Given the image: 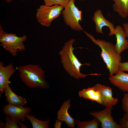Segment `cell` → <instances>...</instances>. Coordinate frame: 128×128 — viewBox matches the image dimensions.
<instances>
[{
  "label": "cell",
  "mask_w": 128,
  "mask_h": 128,
  "mask_svg": "<svg viewBox=\"0 0 128 128\" xmlns=\"http://www.w3.org/2000/svg\"><path fill=\"white\" fill-rule=\"evenodd\" d=\"M100 92L103 105L106 107H112L116 105L118 101L117 98H114L112 91L110 87L97 83L94 86Z\"/></svg>",
  "instance_id": "cell-9"
},
{
  "label": "cell",
  "mask_w": 128,
  "mask_h": 128,
  "mask_svg": "<svg viewBox=\"0 0 128 128\" xmlns=\"http://www.w3.org/2000/svg\"><path fill=\"white\" fill-rule=\"evenodd\" d=\"M92 20L95 24L97 32L103 34V28L107 26L110 30L109 35L111 36L114 34L115 28L113 24L105 18L100 9H98L95 12Z\"/></svg>",
  "instance_id": "cell-10"
},
{
  "label": "cell",
  "mask_w": 128,
  "mask_h": 128,
  "mask_svg": "<svg viewBox=\"0 0 128 128\" xmlns=\"http://www.w3.org/2000/svg\"><path fill=\"white\" fill-rule=\"evenodd\" d=\"M75 41L74 39L72 38L65 42L59 52L61 62L64 69L70 76L77 79L84 78L89 75H101L97 73L86 74L81 73L80 69L82 65H89L90 64H82L74 54V48L73 46Z\"/></svg>",
  "instance_id": "cell-1"
},
{
  "label": "cell",
  "mask_w": 128,
  "mask_h": 128,
  "mask_svg": "<svg viewBox=\"0 0 128 128\" xmlns=\"http://www.w3.org/2000/svg\"><path fill=\"white\" fill-rule=\"evenodd\" d=\"M70 99L63 102L57 113V119L59 120L65 122L67 126L73 128L75 125V120L69 115L68 110L71 106Z\"/></svg>",
  "instance_id": "cell-12"
},
{
  "label": "cell",
  "mask_w": 128,
  "mask_h": 128,
  "mask_svg": "<svg viewBox=\"0 0 128 128\" xmlns=\"http://www.w3.org/2000/svg\"><path fill=\"white\" fill-rule=\"evenodd\" d=\"M121 128H128V113H125L119 120Z\"/></svg>",
  "instance_id": "cell-22"
},
{
  "label": "cell",
  "mask_w": 128,
  "mask_h": 128,
  "mask_svg": "<svg viewBox=\"0 0 128 128\" xmlns=\"http://www.w3.org/2000/svg\"><path fill=\"white\" fill-rule=\"evenodd\" d=\"M87 36L95 44L99 46L101 50L100 56L109 70L110 76L117 74L119 71L121 56L117 52L115 45L112 43L99 39H96L91 34L83 31Z\"/></svg>",
  "instance_id": "cell-2"
},
{
  "label": "cell",
  "mask_w": 128,
  "mask_h": 128,
  "mask_svg": "<svg viewBox=\"0 0 128 128\" xmlns=\"http://www.w3.org/2000/svg\"></svg>",
  "instance_id": "cell-30"
},
{
  "label": "cell",
  "mask_w": 128,
  "mask_h": 128,
  "mask_svg": "<svg viewBox=\"0 0 128 128\" xmlns=\"http://www.w3.org/2000/svg\"><path fill=\"white\" fill-rule=\"evenodd\" d=\"M64 8L63 7L58 5L52 6L41 5L37 11L36 19L41 25L49 27L52 21L59 16Z\"/></svg>",
  "instance_id": "cell-6"
},
{
  "label": "cell",
  "mask_w": 128,
  "mask_h": 128,
  "mask_svg": "<svg viewBox=\"0 0 128 128\" xmlns=\"http://www.w3.org/2000/svg\"><path fill=\"white\" fill-rule=\"evenodd\" d=\"M78 95L80 97L95 101L100 104L102 105L100 93L94 87L83 89L79 91Z\"/></svg>",
  "instance_id": "cell-16"
},
{
  "label": "cell",
  "mask_w": 128,
  "mask_h": 128,
  "mask_svg": "<svg viewBox=\"0 0 128 128\" xmlns=\"http://www.w3.org/2000/svg\"><path fill=\"white\" fill-rule=\"evenodd\" d=\"M75 0H71L62 11L65 24L72 29L77 31L83 30L79 23L82 21V10H80L74 4Z\"/></svg>",
  "instance_id": "cell-5"
},
{
  "label": "cell",
  "mask_w": 128,
  "mask_h": 128,
  "mask_svg": "<svg viewBox=\"0 0 128 128\" xmlns=\"http://www.w3.org/2000/svg\"><path fill=\"white\" fill-rule=\"evenodd\" d=\"M122 107L125 113H128V92L124 95L122 100Z\"/></svg>",
  "instance_id": "cell-23"
},
{
  "label": "cell",
  "mask_w": 128,
  "mask_h": 128,
  "mask_svg": "<svg viewBox=\"0 0 128 128\" xmlns=\"http://www.w3.org/2000/svg\"><path fill=\"white\" fill-rule=\"evenodd\" d=\"M110 83L124 92H128V73L119 71L115 75L110 76Z\"/></svg>",
  "instance_id": "cell-13"
},
{
  "label": "cell",
  "mask_w": 128,
  "mask_h": 128,
  "mask_svg": "<svg viewBox=\"0 0 128 128\" xmlns=\"http://www.w3.org/2000/svg\"><path fill=\"white\" fill-rule=\"evenodd\" d=\"M16 71L13 63L4 66V64L0 62V97L4 91L8 83L9 79Z\"/></svg>",
  "instance_id": "cell-11"
},
{
  "label": "cell",
  "mask_w": 128,
  "mask_h": 128,
  "mask_svg": "<svg viewBox=\"0 0 128 128\" xmlns=\"http://www.w3.org/2000/svg\"><path fill=\"white\" fill-rule=\"evenodd\" d=\"M26 118L31 122L33 128H49L50 120L49 119L42 121L36 119L32 114H27Z\"/></svg>",
  "instance_id": "cell-18"
},
{
  "label": "cell",
  "mask_w": 128,
  "mask_h": 128,
  "mask_svg": "<svg viewBox=\"0 0 128 128\" xmlns=\"http://www.w3.org/2000/svg\"><path fill=\"white\" fill-rule=\"evenodd\" d=\"M112 107H106L100 111H94L89 114L97 118L101 123L102 128H121L114 120L111 115Z\"/></svg>",
  "instance_id": "cell-7"
},
{
  "label": "cell",
  "mask_w": 128,
  "mask_h": 128,
  "mask_svg": "<svg viewBox=\"0 0 128 128\" xmlns=\"http://www.w3.org/2000/svg\"><path fill=\"white\" fill-rule=\"evenodd\" d=\"M19 120L18 122V123L21 126V128H27L28 127L26 125L22 123Z\"/></svg>",
  "instance_id": "cell-27"
},
{
  "label": "cell",
  "mask_w": 128,
  "mask_h": 128,
  "mask_svg": "<svg viewBox=\"0 0 128 128\" xmlns=\"http://www.w3.org/2000/svg\"><path fill=\"white\" fill-rule=\"evenodd\" d=\"M9 83L7 84L4 91L7 101L9 104L23 106L27 103L26 99L24 97L18 96L14 92L10 87Z\"/></svg>",
  "instance_id": "cell-15"
},
{
  "label": "cell",
  "mask_w": 128,
  "mask_h": 128,
  "mask_svg": "<svg viewBox=\"0 0 128 128\" xmlns=\"http://www.w3.org/2000/svg\"><path fill=\"white\" fill-rule=\"evenodd\" d=\"M6 125V122L3 123L0 120V128H5V127Z\"/></svg>",
  "instance_id": "cell-28"
},
{
  "label": "cell",
  "mask_w": 128,
  "mask_h": 128,
  "mask_svg": "<svg viewBox=\"0 0 128 128\" xmlns=\"http://www.w3.org/2000/svg\"><path fill=\"white\" fill-rule=\"evenodd\" d=\"M71 0H44L45 5L48 6H52L58 5L62 6L64 8L67 5Z\"/></svg>",
  "instance_id": "cell-21"
},
{
  "label": "cell",
  "mask_w": 128,
  "mask_h": 128,
  "mask_svg": "<svg viewBox=\"0 0 128 128\" xmlns=\"http://www.w3.org/2000/svg\"><path fill=\"white\" fill-rule=\"evenodd\" d=\"M114 3L112 5L114 12H117L122 18H125L128 16V0H112Z\"/></svg>",
  "instance_id": "cell-17"
},
{
  "label": "cell",
  "mask_w": 128,
  "mask_h": 128,
  "mask_svg": "<svg viewBox=\"0 0 128 128\" xmlns=\"http://www.w3.org/2000/svg\"><path fill=\"white\" fill-rule=\"evenodd\" d=\"M123 25L126 37L128 40V22L123 23Z\"/></svg>",
  "instance_id": "cell-25"
},
{
  "label": "cell",
  "mask_w": 128,
  "mask_h": 128,
  "mask_svg": "<svg viewBox=\"0 0 128 128\" xmlns=\"http://www.w3.org/2000/svg\"><path fill=\"white\" fill-rule=\"evenodd\" d=\"M75 122L78 128H98L100 123L95 117L89 121H81L77 119L75 120Z\"/></svg>",
  "instance_id": "cell-19"
},
{
  "label": "cell",
  "mask_w": 128,
  "mask_h": 128,
  "mask_svg": "<svg viewBox=\"0 0 128 128\" xmlns=\"http://www.w3.org/2000/svg\"><path fill=\"white\" fill-rule=\"evenodd\" d=\"M116 38V43L115 45V49L119 54L128 49V40L123 27L120 25L116 26L114 33Z\"/></svg>",
  "instance_id": "cell-14"
},
{
  "label": "cell",
  "mask_w": 128,
  "mask_h": 128,
  "mask_svg": "<svg viewBox=\"0 0 128 128\" xmlns=\"http://www.w3.org/2000/svg\"><path fill=\"white\" fill-rule=\"evenodd\" d=\"M119 71H127L128 72V61L123 62H120Z\"/></svg>",
  "instance_id": "cell-24"
},
{
  "label": "cell",
  "mask_w": 128,
  "mask_h": 128,
  "mask_svg": "<svg viewBox=\"0 0 128 128\" xmlns=\"http://www.w3.org/2000/svg\"><path fill=\"white\" fill-rule=\"evenodd\" d=\"M16 69L19 72V77L28 87L44 89L49 88V83L45 78V71L39 65L29 64Z\"/></svg>",
  "instance_id": "cell-3"
},
{
  "label": "cell",
  "mask_w": 128,
  "mask_h": 128,
  "mask_svg": "<svg viewBox=\"0 0 128 128\" xmlns=\"http://www.w3.org/2000/svg\"><path fill=\"white\" fill-rule=\"evenodd\" d=\"M27 39V36L25 35L20 37L15 33H7L4 31L0 24V46L13 56H16L18 52L26 50L23 42Z\"/></svg>",
  "instance_id": "cell-4"
},
{
  "label": "cell",
  "mask_w": 128,
  "mask_h": 128,
  "mask_svg": "<svg viewBox=\"0 0 128 128\" xmlns=\"http://www.w3.org/2000/svg\"><path fill=\"white\" fill-rule=\"evenodd\" d=\"M62 121L59 120L58 119L56 120L54 124V127L55 128H61V123Z\"/></svg>",
  "instance_id": "cell-26"
},
{
  "label": "cell",
  "mask_w": 128,
  "mask_h": 128,
  "mask_svg": "<svg viewBox=\"0 0 128 128\" xmlns=\"http://www.w3.org/2000/svg\"><path fill=\"white\" fill-rule=\"evenodd\" d=\"M3 1H4L5 2L7 3H9L11 2L13 0H2ZM21 1L24 0H19Z\"/></svg>",
  "instance_id": "cell-29"
},
{
  "label": "cell",
  "mask_w": 128,
  "mask_h": 128,
  "mask_svg": "<svg viewBox=\"0 0 128 128\" xmlns=\"http://www.w3.org/2000/svg\"><path fill=\"white\" fill-rule=\"evenodd\" d=\"M31 108L9 104L3 107L2 110L6 115L14 117L22 121L25 120L26 115L30 112Z\"/></svg>",
  "instance_id": "cell-8"
},
{
  "label": "cell",
  "mask_w": 128,
  "mask_h": 128,
  "mask_svg": "<svg viewBox=\"0 0 128 128\" xmlns=\"http://www.w3.org/2000/svg\"><path fill=\"white\" fill-rule=\"evenodd\" d=\"M4 120L6 121L4 128H19L20 125L18 124L19 120L14 117L6 115Z\"/></svg>",
  "instance_id": "cell-20"
}]
</instances>
